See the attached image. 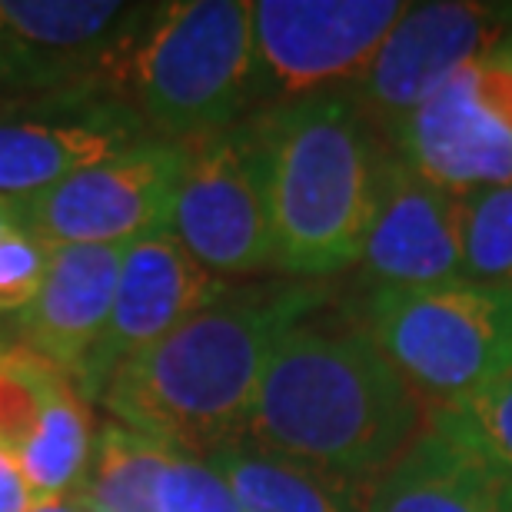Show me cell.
Instances as JSON below:
<instances>
[{
	"mask_svg": "<svg viewBox=\"0 0 512 512\" xmlns=\"http://www.w3.org/2000/svg\"><path fill=\"white\" fill-rule=\"evenodd\" d=\"M363 512H512V476L463 436L429 423L366 486Z\"/></svg>",
	"mask_w": 512,
	"mask_h": 512,
	"instance_id": "15",
	"label": "cell"
},
{
	"mask_svg": "<svg viewBox=\"0 0 512 512\" xmlns=\"http://www.w3.org/2000/svg\"><path fill=\"white\" fill-rule=\"evenodd\" d=\"M429 423L463 436L512 476V370L476 393L439 403Z\"/></svg>",
	"mask_w": 512,
	"mask_h": 512,
	"instance_id": "20",
	"label": "cell"
},
{
	"mask_svg": "<svg viewBox=\"0 0 512 512\" xmlns=\"http://www.w3.org/2000/svg\"><path fill=\"white\" fill-rule=\"evenodd\" d=\"M183 143L150 140L54 187L17 200L20 227L54 247H127L167 230L180 187Z\"/></svg>",
	"mask_w": 512,
	"mask_h": 512,
	"instance_id": "9",
	"label": "cell"
},
{
	"mask_svg": "<svg viewBox=\"0 0 512 512\" xmlns=\"http://www.w3.org/2000/svg\"><path fill=\"white\" fill-rule=\"evenodd\" d=\"M363 320V333L406 383L439 403L476 393L512 370V286H376Z\"/></svg>",
	"mask_w": 512,
	"mask_h": 512,
	"instance_id": "5",
	"label": "cell"
},
{
	"mask_svg": "<svg viewBox=\"0 0 512 512\" xmlns=\"http://www.w3.org/2000/svg\"><path fill=\"white\" fill-rule=\"evenodd\" d=\"M463 280L512 286V180L463 197Z\"/></svg>",
	"mask_w": 512,
	"mask_h": 512,
	"instance_id": "19",
	"label": "cell"
},
{
	"mask_svg": "<svg viewBox=\"0 0 512 512\" xmlns=\"http://www.w3.org/2000/svg\"><path fill=\"white\" fill-rule=\"evenodd\" d=\"M30 512H87V509L80 506L77 499H54V503H40Z\"/></svg>",
	"mask_w": 512,
	"mask_h": 512,
	"instance_id": "25",
	"label": "cell"
},
{
	"mask_svg": "<svg viewBox=\"0 0 512 512\" xmlns=\"http://www.w3.org/2000/svg\"><path fill=\"white\" fill-rule=\"evenodd\" d=\"M167 233L220 280L273 266L260 114H250L207 140L187 143Z\"/></svg>",
	"mask_w": 512,
	"mask_h": 512,
	"instance_id": "6",
	"label": "cell"
},
{
	"mask_svg": "<svg viewBox=\"0 0 512 512\" xmlns=\"http://www.w3.org/2000/svg\"><path fill=\"white\" fill-rule=\"evenodd\" d=\"M157 140L104 84L47 90L0 107V197L27 200L74 173Z\"/></svg>",
	"mask_w": 512,
	"mask_h": 512,
	"instance_id": "10",
	"label": "cell"
},
{
	"mask_svg": "<svg viewBox=\"0 0 512 512\" xmlns=\"http://www.w3.org/2000/svg\"><path fill=\"white\" fill-rule=\"evenodd\" d=\"M389 147L456 197L512 180V34L389 133Z\"/></svg>",
	"mask_w": 512,
	"mask_h": 512,
	"instance_id": "8",
	"label": "cell"
},
{
	"mask_svg": "<svg viewBox=\"0 0 512 512\" xmlns=\"http://www.w3.org/2000/svg\"><path fill=\"white\" fill-rule=\"evenodd\" d=\"M90 449H94L90 416L80 403L77 386L70 383V376L60 373L47 389L27 439L17 449V463L24 469L37 506L77 493L90 463Z\"/></svg>",
	"mask_w": 512,
	"mask_h": 512,
	"instance_id": "16",
	"label": "cell"
},
{
	"mask_svg": "<svg viewBox=\"0 0 512 512\" xmlns=\"http://www.w3.org/2000/svg\"><path fill=\"white\" fill-rule=\"evenodd\" d=\"M419 429L416 389L370 336L300 323L266 360L243 443L370 486Z\"/></svg>",
	"mask_w": 512,
	"mask_h": 512,
	"instance_id": "2",
	"label": "cell"
},
{
	"mask_svg": "<svg viewBox=\"0 0 512 512\" xmlns=\"http://www.w3.org/2000/svg\"><path fill=\"white\" fill-rule=\"evenodd\" d=\"M207 459L230 483L243 512H363L346 493L353 486L247 443L217 449Z\"/></svg>",
	"mask_w": 512,
	"mask_h": 512,
	"instance_id": "17",
	"label": "cell"
},
{
	"mask_svg": "<svg viewBox=\"0 0 512 512\" xmlns=\"http://www.w3.org/2000/svg\"><path fill=\"white\" fill-rule=\"evenodd\" d=\"M170 456V446L110 419L97 433L87 473L70 499L87 512H157L160 476Z\"/></svg>",
	"mask_w": 512,
	"mask_h": 512,
	"instance_id": "18",
	"label": "cell"
},
{
	"mask_svg": "<svg viewBox=\"0 0 512 512\" xmlns=\"http://www.w3.org/2000/svg\"><path fill=\"white\" fill-rule=\"evenodd\" d=\"M57 376V366L27 353L24 346L7 343L0 350V446H7L14 456L34 426L47 389L54 386Z\"/></svg>",
	"mask_w": 512,
	"mask_h": 512,
	"instance_id": "21",
	"label": "cell"
},
{
	"mask_svg": "<svg viewBox=\"0 0 512 512\" xmlns=\"http://www.w3.org/2000/svg\"><path fill=\"white\" fill-rule=\"evenodd\" d=\"M406 10L399 0H256L250 107L263 114L360 84Z\"/></svg>",
	"mask_w": 512,
	"mask_h": 512,
	"instance_id": "7",
	"label": "cell"
},
{
	"mask_svg": "<svg viewBox=\"0 0 512 512\" xmlns=\"http://www.w3.org/2000/svg\"><path fill=\"white\" fill-rule=\"evenodd\" d=\"M227 293L230 283L203 270L167 230L127 243L114 306L97 346L74 380L77 393L100 403L120 366Z\"/></svg>",
	"mask_w": 512,
	"mask_h": 512,
	"instance_id": "12",
	"label": "cell"
},
{
	"mask_svg": "<svg viewBox=\"0 0 512 512\" xmlns=\"http://www.w3.org/2000/svg\"><path fill=\"white\" fill-rule=\"evenodd\" d=\"M157 512H243V506L210 459L173 453L160 476Z\"/></svg>",
	"mask_w": 512,
	"mask_h": 512,
	"instance_id": "22",
	"label": "cell"
},
{
	"mask_svg": "<svg viewBox=\"0 0 512 512\" xmlns=\"http://www.w3.org/2000/svg\"><path fill=\"white\" fill-rule=\"evenodd\" d=\"M50 250L44 240L24 227L0 237V313H20L34 303L50 266Z\"/></svg>",
	"mask_w": 512,
	"mask_h": 512,
	"instance_id": "23",
	"label": "cell"
},
{
	"mask_svg": "<svg viewBox=\"0 0 512 512\" xmlns=\"http://www.w3.org/2000/svg\"><path fill=\"white\" fill-rule=\"evenodd\" d=\"M34 506V493H30L17 456L0 446V512H30Z\"/></svg>",
	"mask_w": 512,
	"mask_h": 512,
	"instance_id": "24",
	"label": "cell"
},
{
	"mask_svg": "<svg viewBox=\"0 0 512 512\" xmlns=\"http://www.w3.org/2000/svg\"><path fill=\"white\" fill-rule=\"evenodd\" d=\"M323 300L310 280L230 290L120 366L100 403L173 453L207 459L240 446L266 360Z\"/></svg>",
	"mask_w": 512,
	"mask_h": 512,
	"instance_id": "1",
	"label": "cell"
},
{
	"mask_svg": "<svg viewBox=\"0 0 512 512\" xmlns=\"http://www.w3.org/2000/svg\"><path fill=\"white\" fill-rule=\"evenodd\" d=\"M0 87H14V67H10V54H7L4 37H0Z\"/></svg>",
	"mask_w": 512,
	"mask_h": 512,
	"instance_id": "26",
	"label": "cell"
},
{
	"mask_svg": "<svg viewBox=\"0 0 512 512\" xmlns=\"http://www.w3.org/2000/svg\"><path fill=\"white\" fill-rule=\"evenodd\" d=\"M107 84L157 140L197 143L247 120L253 94V4H143Z\"/></svg>",
	"mask_w": 512,
	"mask_h": 512,
	"instance_id": "4",
	"label": "cell"
},
{
	"mask_svg": "<svg viewBox=\"0 0 512 512\" xmlns=\"http://www.w3.org/2000/svg\"><path fill=\"white\" fill-rule=\"evenodd\" d=\"M124 247H54L34 303L17 313L20 346L77 380L114 306Z\"/></svg>",
	"mask_w": 512,
	"mask_h": 512,
	"instance_id": "14",
	"label": "cell"
},
{
	"mask_svg": "<svg viewBox=\"0 0 512 512\" xmlns=\"http://www.w3.org/2000/svg\"><path fill=\"white\" fill-rule=\"evenodd\" d=\"M509 34V4H409L363 74L356 104L389 137L459 70L496 50Z\"/></svg>",
	"mask_w": 512,
	"mask_h": 512,
	"instance_id": "11",
	"label": "cell"
},
{
	"mask_svg": "<svg viewBox=\"0 0 512 512\" xmlns=\"http://www.w3.org/2000/svg\"><path fill=\"white\" fill-rule=\"evenodd\" d=\"M360 263L380 286L463 280V197L426 180L389 147Z\"/></svg>",
	"mask_w": 512,
	"mask_h": 512,
	"instance_id": "13",
	"label": "cell"
},
{
	"mask_svg": "<svg viewBox=\"0 0 512 512\" xmlns=\"http://www.w3.org/2000/svg\"><path fill=\"white\" fill-rule=\"evenodd\" d=\"M273 270L323 280L363 260L389 147L340 90L263 110Z\"/></svg>",
	"mask_w": 512,
	"mask_h": 512,
	"instance_id": "3",
	"label": "cell"
}]
</instances>
